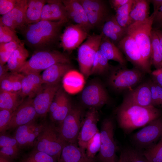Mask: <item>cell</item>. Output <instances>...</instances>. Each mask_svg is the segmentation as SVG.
Segmentation results:
<instances>
[{"label":"cell","instance_id":"bcb514c9","mask_svg":"<svg viewBox=\"0 0 162 162\" xmlns=\"http://www.w3.org/2000/svg\"><path fill=\"white\" fill-rule=\"evenodd\" d=\"M67 96L66 93L60 88L56 93L50 106L49 111L50 114L57 109Z\"/></svg>","mask_w":162,"mask_h":162},{"label":"cell","instance_id":"680465c9","mask_svg":"<svg viewBox=\"0 0 162 162\" xmlns=\"http://www.w3.org/2000/svg\"><path fill=\"white\" fill-rule=\"evenodd\" d=\"M117 162H121L120 160L119 159Z\"/></svg>","mask_w":162,"mask_h":162},{"label":"cell","instance_id":"f546056e","mask_svg":"<svg viewBox=\"0 0 162 162\" xmlns=\"http://www.w3.org/2000/svg\"><path fill=\"white\" fill-rule=\"evenodd\" d=\"M24 75L17 72H8L0 78L1 91L17 92L21 89Z\"/></svg>","mask_w":162,"mask_h":162},{"label":"cell","instance_id":"8d00e7d4","mask_svg":"<svg viewBox=\"0 0 162 162\" xmlns=\"http://www.w3.org/2000/svg\"><path fill=\"white\" fill-rule=\"evenodd\" d=\"M73 106L67 96L57 109L50 114L51 120L60 124L69 113Z\"/></svg>","mask_w":162,"mask_h":162},{"label":"cell","instance_id":"ab89813d","mask_svg":"<svg viewBox=\"0 0 162 162\" xmlns=\"http://www.w3.org/2000/svg\"><path fill=\"white\" fill-rule=\"evenodd\" d=\"M142 151L149 162H162V140Z\"/></svg>","mask_w":162,"mask_h":162},{"label":"cell","instance_id":"6da1fadb","mask_svg":"<svg viewBox=\"0 0 162 162\" xmlns=\"http://www.w3.org/2000/svg\"><path fill=\"white\" fill-rule=\"evenodd\" d=\"M66 22L40 20L26 25L20 31L25 44L34 52L53 50L59 40L61 28Z\"/></svg>","mask_w":162,"mask_h":162},{"label":"cell","instance_id":"6f0895ef","mask_svg":"<svg viewBox=\"0 0 162 162\" xmlns=\"http://www.w3.org/2000/svg\"><path fill=\"white\" fill-rule=\"evenodd\" d=\"M12 160L0 156V162H12Z\"/></svg>","mask_w":162,"mask_h":162},{"label":"cell","instance_id":"7a4b0ae2","mask_svg":"<svg viewBox=\"0 0 162 162\" xmlns=\"http://www.w3.org/2000/svg\"><path fill=\"white\" fill-rule=\"evenodd\" d=\"M116 112L119 126L127 134L162 116L160 111L153 106L144 107L123 101Z\"/></svg>","mask_w":162,"mask_h":162},{"label":"cell","instance_id":"4dcf8cb0","mask_svg":"<svg viewBox=\"0 0 162 162\" xmlns=\"http://www.w3.org/2000/svg\"><path fill=\"white\" fill-rule=\"evenodd\" d=\"M29 56L28 50L25 46L23 42L11 54L6 65L11 72L18 73L26 61Z\"/></svg>","mask_w":162,"mask_h":162},{"label":"cell","instance_id":"836d02e7","mask_svg":"<svg viewBox=\"0 0 162 162\" xmlns=\"http://www.w3.org/2000/svg\"><path fill=\"white\" fill-rule=\"evenodd\" d=\"M151 64L156 69L162 68V46L159 38L153 28L151 33Z\"/></svg>","mask_w":162,"mask_h":162},{"label":"cell","instance_id":"5b68a950","mask_svg":"<svg viewBox=\"0 0 162 162\" xmlns=\"http://www.w3.org/2000/svg\"><path fill=\"white\" fill-rule=\"evenodd\" d=\"M66 143L54 124L46 123L35 141L34 150L45 153L59 161L62 150Z\"/></svg>","mask_w":162,"mask_h":162},{"label":"cell","instance_id":"11a10c76","mask_svg":"<svg viewBox=\"0 0 162 162\" xmlns=\"http://www.w3.org/2000/svg\"><path fill=\"white\" fill-rule=\"evenodd\" d=\"M154 83H155L156 88L159 94V98L160 102V106H162V88L159 86L155 82Z\"/></svg>","mask_w":162,"mask_h":162},{"label":"cell","instance_id":"9c48e42d","mask_svg":"<svg viewBox=\"0 0 162 162\" xmlns=\"http://www.w3.org/2000/svg\"><path fill=\"white\" fill-rule=\"evenodd\" d=\"M82 110L78 106H74L57 127L61 136L67 142L77 144L83 119Z\"/></svg>","mask_w":162,"mask_h":162},{"label":"cell","instance_id":"8992f818","mask_svg":"<svg viewBox=\"0 0 162 162\" xmlns=\"http://www.w3.org/2000/svg\"><path fill=\"white\" fill-rule=\"evenodd\" d=\"M145 74L134 68L129 69L119 64L111 70L108 83L116 91L127 92L136 86L141 82Z\"/></svg>","mask_w":162,"mask_h":162},{"label":"cell","instance_id":"7bdbcfd3","mask_svg":"<svg viewBox=\"0 0 162 162\" xmlns=\"http://www.w3.org/2000/svg\"><path fill=\"white\" fill-rule=\"evenodd\" d=\"M100 146V133L98 130L87 144L86 152L87 156L90 158L95 159V155L99 152Z\"/></svg>","mask_w":162,"mask_h":162},{"label":"cell","instance_id":"83f0119b","mask_svg":"<svg viewBox=\"0 0 162 162\" xmlns=\"http://www.w3.org/2000/svg\"><path fill=\"white\" fill-rule=\"evenodd\" d=\"M150 3L148 0H133L129 14V26L136 22L145 21L149 18Z\"/></svg>","mask_w":162,"mask_h":162},{"label":"cell","instance_id":"9a60e30c","mask_svg":"<svg viewBox=\"0 0 162 162\" xmlns=\"http://www.w3.org/2000/svg\"><path fill=\"white\" fill-rule=\"evenodd\" d=\"M46 123H38L36 120L16 129L14 137L20 148L34 146L35 141L42 131Z\"/></svg>","mask_w":162,"mask_h":162},{"label":"cell","instance_id":"cb8c5ba5","mask_svg":"<svg viewBox=\"0 0 162 162\" xmlns=\"http://www.w3.org/2000/svg\"><path fill=\"white\" fill-rule=\"evenodd\" d=\"M71 68L70 64L58 63L53 65L44 70L41 75L43 83L51 85L58 84Z\"/></svg>","mask_w":162,"mask_h":162},{"label":"cell","instance_id":"d6986e66","mask_svg":"<svg viewBox=\"0 0 162 162\" xmlns=\"http://www.w3.org/2000/svg\"><path fill=\"white\" fill-rule=\"evenodd\" d=\"M79 1L83 6L89 22L92 27L100 25L108 18L107 9L102 1L97 0Z\"/></svg>","mask_w":162,"mask_h":162},{"label":"cell","instance_id":"2e32d148","mask_svg":"<svg viewBox=\"0 0 162 162\" xmlns=\"http://www.w3.org/2000/svg\"><path fill=\"white\" fill-rule=\"evenodd\" d=\"M98 120V112L94 108L89 109L82 120L77 143L79 146L85 151L87 143L98 130L97 128Z\"/></svg>","mask_w":162,"mask_h":162},{"label":"cell","instance_id":"7dc6e473","mask_svg":"<svg viewBox=\"0 0 162 162\" xmlns=\"http://www.w3.org/2000/svg\"><path fill=\"white\" fill-rule=\"evenodd\" d=\"M17 0H0V14L4 15L14 7Z\"/></svg>","mask_w":162,"mask_h":162},{"label":"cell","instance_id":"f5cc1de1","mask_svg":"<svg viewBox=\"0 0 162 162\" xmlns=\"http://www.w3.org/2000/svg\"><path fill=\"white\" fill-rule=\"evenodd\" d=\"M150 2L153 5L154 12L156 13L162 5V0H152Z\"/></svg>","mask_w":162,"mask_h":162},{"label":"cell","instance_id":"7c38bea8","mask_svg":"<svg viewBox=\"0 0 162 162\" xmlns=\"http://www.w3.org/2000/svg\"><path fill=\"white\" fill-rule=\"evenodd\" d=\"M37 117L38 116L33 104V98H27L24 99L14 111L5 132L34 121Z\"/></svg>","mask_w":162,"mask_h":162},{"label":"cell","instance_id":"d590c367","mask_svg":"<svg viewBox=\"0 0 162 162\" xmlns=\"http://www.w3.org/2000/svg\"><path fill=\"white\" fill-rule=\"evenodd\" d=\"M110 69L108 59L99 49L93 61L91 75L102 74L107 72Z\"/></svg>","mask_w":162,"mask_h":162},{"label":"cell","instance_id":"f35d334b","mask_svg":"<svg viewBox=\"0 0 162 162\" xmlns=\"http://www.w3.org/2000/svg\"><path fill=\"white\" fill-rule=\"evenodd\" d=\"M62 1L64 5L73 10L80 16L88 31L92 27L90 24L85 10L79 0H64Z\"/></svg>","mask_w":162,"mask_h":162},{"label":"cell","instance_id":"8fae6325","mask_svg":"<svg viewBox=\"0 0 162 162\" xmlns=\"http://www.w3.org/2000/svg\"><path fill=\"white\" fill-rule=\"evenodd\" d=\"M88 32L77 24L67 26L60 38V46L64 52H70L79 47L88 36Z\"/></svg>","mask_w":162,"mask_h":162},{"label":"cell","instance_id":"9f6ffc18","mask_svg":"<svg viewBox=\"0 0 162 162\" xmlns=\"http://www.w3.org/2000/svg\"><path fill=\"white\" fill-rule=\"evenodd\" d=\"M158 35L160 44L162 46V30L158 29H153Z\"/></svg>","mask_w":162,"mask_h":162},{"label":"cell","instance_id":"b9f144b4","mask_svg":"<svg viewBox=\"0 0 162 162\" xmlns=\"http://www.w3.org/2000/svg\"><path fill=\"white\" fill-rule=\"evenodd\" d=\"M21 162H58V161L45 153L33 150Z\"/></svg>","mask_w":162,"mask_h":162},{"label":"cell","instance_id":"3957f363","mask_svg":"<svg viewBox=\"0 0 162 162\" xmlns=\"http://www.w3.org/2000/svg\"><path fill=\"white\" fill-rule=\"evenodd\" d=\"M155 13L153 12L146 20L135 22L127 28V34L135 40L144 63L151 74V33Z\"/></svg>","mask_w":162,"mask_h":162},{"label":"cell","instance_id":"db71d44e","mask_svg":"<svg viewBox=\"0 0 162 162\" xmlns=\"http://www.w3.org/2000/svg\"><path fill=\"white\" fill-rule=\"evenodd\" d=\"M9 70L6 65L0 64V78H2Z\"/></svg>","mask_w":162,"mask_h":162},{"label":"cell","instance_id":"681fc988","mask_svg":"<svg viewBox=\"0 0 162 162\" xmlns=\"http://www.w3.org/2000/svg\"><path fill=\"white\" fill-rule=\"evenodd\" d=\"M152 80L162 88V68L156 69L151 73Z\"/></svg>","mask_w":162,"mask_h":162},{"label":"cell","instance_id":"f6af8a7d","mask_svg":"<svg viewBox=\"0 0 162 162\" xmlns=\"http://www.w3.org/2000/svg\"><path fill=\"white\" fill-rule=\"evenodd\" d=\"M14 112L8 110H0V134L5 133V130L11 120Z\"/></svg>","mask_w":162,"mask_h":162},{"label":"cell","instance_id":"d4e9b609","mask_svg":"<svg viewBox=\"0 0 162 162\" xmlns=\"http://www.w3.org/2000/svg\"><path fill=\"white\" fill-rule=\"evenodd\" d=\"M102 34L116 46L127 34V28H122L117 23L114 16L108 17L102 28Z\"/></svg>","mask_w":162,"mask_h":162},{"label":"cell","instance_id":"f907efd6","mask_svg":"<svg viewBox=\"0 0 162 162\" xmlns=\"http://www.w3.org/2000/svg\"><path fill=\"white\" fill-rule=\"evenodd\" d=\"M129 1L130 0H111L109 2L112 8L116 11Z\"/></svg>","mask_w":162,"mask_h":162},{"label":"cell","instance_id":"30bf717a","mask_svg":"<svg viewBox=\"0 0 162 162\" xmlns=\"http://www.w3.org/2000/svg\"><path fill=\"white\" fill-rule=\"evenodd\" d=\"M162 135V117L156 119L144 126L132 136L136 148L142 150L153 145Z\"/></svg>","mask_w":162,"mask_h":162},{"label":"cell","instance_id":"e0dca14e","mask_svg":"<svg viewBox=\"0 0 162 162\" xmlns=\"http://www.w3.org/2000/svg\"><path fill=\"white\" fill-rule=\"evenodd\" d=\"M60 88L58 84L51 85L43 84L33 98L34 106L38 117H45L49 112L53 100Z\"/></svg>","mask_w":162,"mask_h":162},{"label":"cell","instance_id":"ba28073f","mask_svg":"<svg viewBox=\"0 0 162 162\" xmlns=\"http://www.w3.org/2000/svg\"><path fill=\"white\" fill-rule=\"evenodd\" d=\"M102 37V33L88 35L86 40L79 47L77 61L80 70L86 78L91 75L93 61L99 49Z\"/></svg>","mask_w":162,"mask_h":162},{"label":"cell","instance_id":"ee69618b","mask_svg":"<svg viewBox=\"0 0 162 162\" xmlns=\"http://www.w3.org/2000/svg\"><path fill=\"white\" fill-rule=\"evenodd\" d=\"M16 33L10 28L0 22V44L21 41Z\"/></svg>","mask_w":162,"mask_h":162},{"label":"cell","instance_id":"816d5d0a","mask_svg":"<svg viewBox=\"0 0 162 162\" xmlns=\"http://www.w3.org/2000/svg\"><path fill=\"white\" fill-rule=\"evenodd\" d=\"M162 25V5L155 13L154 22Z\"/></svg>","mask_w":162,"mask_h":162},{"label":"cell","instance_id":"44dd1931","mask_svg":"<svg viewBox=\"0 0 162 162\" xmlns=\"http://www.w3.org/2000/svg\"><path fill=\"white\" fill-rule=\"evenodd\" d=\"M62 21L69 20L65 7L62 0H48L44 6L40 20Z\"/></svg>","mask_w":162,"mask_h":162},{"label":"cell","instance_id":"74e56055","mask_svg":"<svg viewBox=\"0 0 162 162\" xmlns=\"http://www.w3.org/2000/svg\"><path fill=\"white\" fill-rule=\"evenodd\" d=\"M133 2V0H130L128 2L115 11V18L118 24L122 28H126L129 26V14Z\"/></svg>","mask_w":162,"mask_h":162},{"label":"cell","instance_id":"4316f807","mask_svg":"<svg viewBox=\"0 0 162 162\" xmlns=\"http://www.w3.org/2000/svg\"><path fill=\"white\" fill-rule=\"evenodd\" d=\"M99 49L108 60H113L126 66L127 60L124 54L116 45L103 35Z\"/></svg>","mask_w":162,"mask_h":162},{"label":"cell","instance_id":"52a82bcc","mask_svg":"<svg viewBox=\"0 0 162 162\" xmlns=\"http://www.w3.org/2000/svg\"><path fill=\"white\" fill-rule=\"evenodd\" d=\"M115 124L111 118L105 119L101 123V146L97 157L98 162H116L117 147L114 138Z\"/></svg>","mask_w":162,"mask_h":162},{"label":"cell","instance_id":"f1b7e54d","mask_svg":"<svg viewBox=\"0 0 162 162\" xmlns=\"http://www.w3.org/2000/svg\"><path fill=\"white\" fill-rule=\"evenodd\" d=\"M20 147L15 138L4 134H0V156L11 160L16 158Z\"/></svg>","mask_w":162,"mask_h":162},{"label":"cell","instance_id":"4fadbf2b","mask_svg":"<svg viewBox=\"0 0 162 162\" xmlns=\"http://www.w3.org/2000/svg\"><path fill=\"white\" fill-rule=\"evenodd\" d=\"M117 46L124 55L127 61L134 67L146 74H150L146 66L140 51L134 39L127 34L118 42Z\"/></svg>","mask_w":162,"mask_h":162},{"label":"cell","instance_id":"5bb4252c","mask_svg":"<svg viewBox=\"0 0 162 162\" xmlns=\"http://www.w3.org/2000/svg\"><path fill=\"white\" fill-rule=\"evenodd\" d=\"M81 100L90 108L96 109L107 104L109 97L106 91L100 83L93 82L87 86L82 91Z\"/></svg>","mask_w":162,"mask_h":162},{"label":"cell","instance_id":"60d3db41","mask_svg":"<svg viewBox=\"0 0 162 162\" xmlns=\"http://www.w3.org/2000/svg\"><path fill=\"white\" fill-rule=\"evenodd\" d=\"M23 42V41H12L0 44V64L7 63L12 53Z\"/></svg>","mask_w":162,"mask_h":162},{"label":"cell","instance_id":"ac0fdd59","mask_svg":"<svg viewBox=\"0 0 162 162\" xmlns=\"http://www.w3.org/2000/svg\"><path fill=\"white\" fill-rule=\"evenodd\" d=\"M28 0H17L14 8L0 17V22L20 33L26 26L25 13Z\"/></svg>","mask_w":162,"mask_h":162},{"label":"cell","instance_id":"1f68e13d","mask_svg":"<svg viewBox=\"0 0 162 162\" xmlns=\"http://www.w3.org/2000/svg\"><path fill=\"white\" fill-rule=\"evenodd\" d=\"M46 2L45 0H28L25 13L26 26L40 20L42 10Z\"/></svg>","mask_w":162,"mask_h":162},{"label":"cell","instance_id":"c3c4849f","mask_svg":"<svg viewBox=\"0 0 162 162\" xmlns=\"http://www.w3.org/2000/svg\"><path fill=\"white\" fill-rule=\"evenodd\" d=\"M148 82L150 86L152 105L155 107L160 106L159 94L155 83L152 80H149Z\"/></svg>","mask_w":162,"mask_h":162},{"label":"cell","instance_id":"7402d4cb","mask_svg":"<svg viewBox=\"0 0 162 162\" xmlns=\"http://www.w3.org/2000/svg\"><path fill=\"white\" fill-rule=\"evenodd\" d=\"M58 162H96L88 158L86 151L76 143H66L64 146Z\"/></svg>","mask_w":162,"mask_h":162},{"label":"cell","instance_id":"e575fe53","mask_svg":"<svg viewBox=\"0 0 162 162\" xmlns=\"http://www.w3.org/2000/svg\"><path fill=\"white\" fill-rule=\"evenodd\" d=\"M119 159L121 162H149L142 150L131 147L125 148L121 151Z\"/></svg>","mask_w":162,"mask_h":162},{"label":"cell","instance_id":"d6a6232c","mask_svg":"<svg viewBox=\"0 0 162 162\" xmlns=\"http://www.w3.org/2000/svg\"><path fill=\"white\" fill-rule=\"evenodd\" d=\"M24 99L20 92H15L0 91V110H8L14 111Z\"/></svg>","mask_w":162,"mask_h":162},{"label":"cell","instance_id":"484cf974","mask_svg":"<svg viewBox=\"0 0 162 162\" xmlns=\"http://www.w3.org/2000/svg\"><path fill=\"white\" fill-rule=\"evenodd\" d=\"M63 87L67 92L76 94L83 90L85 84L84 76L78 71L70 70L62 79Z\"/></svg>","mask_w":162,"mask_h":162},{"label":"cell","instance_id":"603a6c76","mask_svg":"<svg viewBox=\"0 0 162 162\" xmlns=\"http://www.w3.org/2000/svg\"><path fill=\"white\" fill-rule=\"evenodd\" d=\"M24 75L20 94L23 99L26 97L33 98L43 84L41 75L35 73Z\"/></svg>","mask_w":162,"mask_h":162},{"label":"cell","instance_id":"277c9868","mask_svg":"<svg viewBox=\"0 0 162 162\" xmlns=\"http://www.w3.org/2000/svg\"><path fill=\"white\" fill-rule=\"evenodd\" d=\"M70 62V58L66 54L57 50L36 51L18 73L23 75L32 73H40L55 64Z\"/></svg>","mask_w":162,"mask_h":162},{"label":"cell","instance_id":"ffe728a7","mask_svg":"<svg viewBox=\"0 0 162 162\" xmlns=\"http://www.w3.org/2000/svg\"><path fill=\"white\" fill-rule=\"evenodd\" d=\"M123 101L144 107L153 106L148 81L127 91Z\"/></svg>","mask_w":162,"mask_h":162}]
</instances>
